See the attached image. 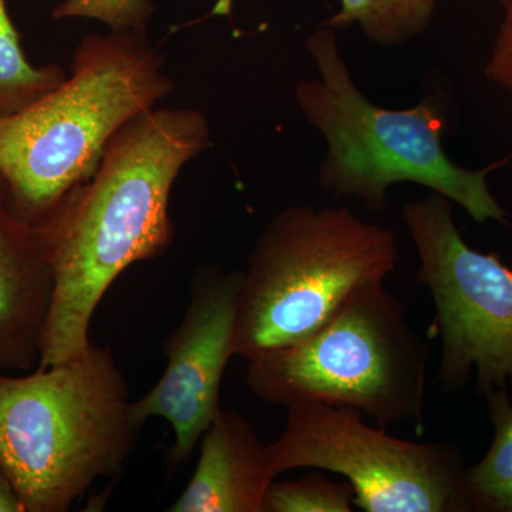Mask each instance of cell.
Returning <instances> with one entry per match:
<instances>
[{
	"mask_svg": "<svg viewBox=\"0 0 512 512\" xmlns=\"http://www.w3.org/2000/svg\"><path fill=\"white\" fill-rule=\"evenodd\" d=\"M306 49L319 76L299 83L295 100L328 147L319 165L323 190L380 212L393 185L419 184L456 202L480 224H507L487 183L488 174L507 160L483 170L454 163L443 147L446 119L434 101L390 110L367 100L340 55L335 29L320 25Z\"/></svg>",
	"mask_w": 512,
	"mask_h": 512,
	"instance_id": "4",
	"label": "cell"
},
{
	"mask_svg": "<svg viewBox=\"0 0 512 512\" xmlns=\"http://www.w3.org/2000/svg\"><path fill=\"white\" fill-rule=\"evenodd\" d=\"M210 144L201 111L154 107L110 138L93 177L37 225L55 278L37 366L82 353L94 312L121 272L170 249L175 180Z\"/></svg>",
	"mask_w": 512,
	"mask_h": 512,
	"instance_id": "1",
	"label": "cell"
},
{
	"mask_svg": "<svg viewBox=\"0 0 512 512\" xmlns=\"http://www.w3.org/2000/svg\"><path fill=\"white\" fill-rule=\"evenodd\" d=\"M494 441L483 460L464 468L461 490L471 511L512 512V402L507 387L485 394Z\"/></svg>",
	"mask_w": 512,
	"mask_h": 512,
	"instance_id": "12",
	"label": "cell"
},
{
	"mask_svg": "<svg viewBox=\"0 0 512 512\" xmlns=\"http://www.w3.org/2000/svg\"><path fill=\"white\" fill-rule=\"evenodd\" d=\"M53 291L40 229L15 211L0 175V372L39 365Z\"/></svg>",
	"mask_w": 512,
	"mask_h": 512,
	"instance_id": "10",
	"label": "cell"
},
{
	"mask_svg": "<svg viewBox=\"0 0 512 512\" xmlns=\"http://www.w3.org/2000/svg\"><path fill=\"white\" fill-rule=\"evenodd\" d=\"M242 271L202 266L194 274L191 298L180 325L167 336V366L150 392L131 402L138 427L160 417L173 427L170 463L183 466L211 426L220 406L222 376L231 357Z\"/></svg>",
	"mask_w": 512,
	"mask_h": 512,
	"instance_id": "9",
	"label": "cell"
},
{
	"mask_svg": "<svg viewBox=\"0 0 512 512\" xmlns=\"http://www.w3.org/2000/svg\"><path fill=\"white\" fill-rule=\"evenodd\" d=\"M404 224L419 255L417 281L436 308L441 338L439 382L461 389L476 370V392L512 383V269L497 254L466 244L453 218V201L431 191L407 202Z\"/></svg>",
	"mask_w": 512,
	"mask_h": 512,
	"instance_id": "7",
	"label": "cell"
},
{
	"mask_svg": "<svg viewBox=\"0 0 512 512\" xmlns=\"http://www.w3.org/2000/svg\"><path fill=\"white\" fill-rule=\"evenodd\" d=\"M153 0H64L53 9L55 20L86 18L106 23L113 32L147 30L156 13Z\"/></svg>",
	"mask_w": 512,
	"mask_h": 512,
	"instance_id": "16",
	"label": "cell"
},
{
	"mask_svg": "<svg viewBox=\"0 0 512 512\" xmlns=\"http://www.w3.org/2000/svg\"><path fill=\"white\" fill-rule=\"evenodd\" d=\"M0 512H25L15 485L0 471Z\"/></svg>",
	"mask_w": 512,
	"mask_h": 512,
	"instance_id": "18",
	"label": "cell"
},
{
	"mask_svg": "<svg viewBox=\"0 0 512 512\" xmlns=\"http://www.w3.org/2000/svg\"><path fill=\"white\" fill-rule=\"evenodd\" d=\"M393 231L348 208L295 205L262 229L242 271L232 348L248 362L322 328L360 286L397 269Z\"/></svg>",
	"mask_w": 512,
	"mask_h": 512,
	"instance_id": "5",
	"label": "cell"
},
{
	"mask_svg": "<svg viewBox=\"0 0 512 512\" xmlns=\"http://www.w3.org/2000/svg\"><path fill=\"white\" fill-rule=\"evenodd\" d=\"M503 20L485 66V77L490 82L504 87L512 96V0H501Z\"/></svg>",
	"mask_w": 512,
	"mask_h": 512,
	"instance_id": "17",
	"label": "cell"
},
{
	"mask_svg": "<svg viewBox=\"0 0 512 512\" xmlns=\"http://www.w3.org/2000/svg\"><path fill=\"white\" fill-rule=\"evenodd\" d=\"M275 477L293 468L340 474L366 512H470L463 458L450 444L397 439L350 407L305 403L288 409L284 433L268 444Z\"/></svg>",
	"mask_w": 512,
	"mask_h": 512,
	"instance_id": "8",
	"label": "cell"
},
{
	"mask_svg": "<svg viewBox=\"0 0 512 512\" xmlns=\"http://www.w3.org/2000/svg\"><path fill=\"white\" fill-rule=\"evenodd\" d=\"M130 390L113 350L90 342L67 362L0 372V471L25 512H66L136 447Z\"/></svg>",
	"mask_w": 512,
	"mask_h": 512,
	"instance_id": "3",
	"label": "cell"
},
{
	"mask_svg": "<svg viewBox=\"0 0 512 512\" xmlns=\"http://www.w3.org/2000/svg\"><path fill=\"white\" fill-rule=\"evenodd\" d=\"M60 64L33 66L25 55L22 36L10 18L8 0H0V119L42 99L66 80Z\"/></svg>",
	"mask_w": 512,
	"mask_h": 512,
	"instance_id": "14",
	"label": "cell"
},
{
	"mask_svg": "<svg viewBox=\"0 0 512 512\" xmlns=\"http://www.w3.org/2000/svg\"><path fill=\"white\" fill-rule=\"evenodd\" d=\"M340 10L322 25L332 29L359 26L376 45L392 47L423 35L437 0H339Z\"/></svg>",
	"mask_w": 512,
	"mask_h": 512,
	"instance_id": "13",
	"label": "cell"
},
{
	"mask_svg": "<svg viewBox=\"0 0 512 512\" xmlns=\"http://www.w3.org/2000/svg\"><path fill=\"white\" fill-rule=\"evenodd\" d=\"M355 490L348 480L333 483L322 474L272 483L265 512H352Z\"/></svg>",
	"mask_w": 512,
	"mask_h": 512,
	"instance_id": "15",
	"label": "cell"
},
{
	"mask_svg": "<svg viewBox=\"0 0 512 512\" xmlns=\"http://www.w3.org/2000/svg\"><path fill=\"white\" fill-rule=\"evenodd\" d=\"M429 346L384 281L360 286L296 345L251 360L249 389L289 409L305 403L350 407L386 430L413 421L423 431Z\"/></svg>",
	"mask_w": 512,
	"mask_h": 512,
	"instance_id": "6",
	"label": "cell"
},
{
	"mask_svg": "<svg viewBox=\"0 0 512 512\" xmlns=\"http://www.w3.org/2000/svg\"><path fill=\"white\" fill-rule=\"evenodd\" d=\"M164 63L147 30L84 36L59 87L0 119V175L20 217L45 221L124 124L171 96Z\"/></svg>",
	"mask_w": 512,
	"mask_h": 512,
	"instance_id": "2",
	"label": "cell"
},
{
	"mask_svg": "<svg viewBox=\"0 0 512 512\" xmlns=\"http://www.w3.org/2000/svg\"><path fill=\"white\" fill-rule=\"evenodd\" d=\"M201 453L190 483L171 512H265L275 481L254 427L244 417L221 409L201 437Z\"/></svg>",
	"mask_w": 512,
	"mask_h": 512,
	"instance_id": "11",
	"label": "cell"
}]
</instances>
